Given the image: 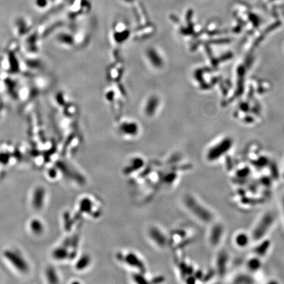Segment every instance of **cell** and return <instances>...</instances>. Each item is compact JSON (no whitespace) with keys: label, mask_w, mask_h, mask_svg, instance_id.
Masks as SVG:
<instances>
[{"label":"cell","mask_w":284,"mask_h":284,"mask_svg":"<svg viewBox=\"0 0 284 284\" xmlns=\"http://www.w3.org/2000/svg\"><path fill=\"white\" fill-rule=\"evenodd\" d=\"M274 217L270 213H267L264 215L260 222H258L256 228L254 229L253 236L254 239L259 240L262 239L268 232L274 222Z\"/></svg>","instance_id":"obj_1"},{"label":"cell","mask_w":284,"mask_h":284,"mask_svg":"<svg viewBox=\"0 0 284 284\" xmlns=\"http://www.w3.org/2000/svg\"><path fill=\"white\" fill-rule=\"evenodd\" d=\"M188 207L192 210V211L201 220L205 222H210L213 219V215L207 209L201 206L196 201L193 199H188Z\"/></svg>","instance_id":"obj_2"},{"label":"cell","mask_w":284,"mask_h":284,"mask_svg":"<svg viewBox=\"0 0 284 284\" xmlns=\"http://www.w3.org/2000/svg\"><path fill=\"white\" fill-rule=\"evenodd\" d=\"M231 147V141L228 140L223 141L218 145L210 149L207 155V158L209 160H215L218 159L220 156L223 155L225 153L229 150Z\"/></svg>","instance_id":"obj_3"},{"label":"cell","mask_w":284,"mask_h":284,"mask_svg":"<svg viewBox=\"0 0 284 284\" xmlns=\"http://www.w3.org/2000/svg\"><path fill=\"white\" fill-rule=\"evenodd\" d=\"M227 253L224 251L220 252L217 258V270L220 276H224L226 270L228 263Z\"/></svg>","instance_id":"obj_4"},{"label":"cell","mask_w":284,"mask_h":284,"mask_svg":"<svg viewBox=\"0 0 284 284\" xmlns=\"http://www.w3.org/2000/svg\"><path fill=\"white\" fill-rule=\"evenodd\" d=\"M223 234V228L219 224L215 225L211 230L210 236V241L213 245H217L220 243Z\"/></svg>","instance_id":"obj_5"},{"label":"cell","mask_w":284,"mask_h":284,"mask_svg":"<svg viewBox=\"0 0 284 284\" xmlns=\"http://www.w3.org/2000/svg\"><path fill=\"white\" fill-rule=\"evenodd\" d=\"M270 245V241L269 240H264L261 244H259L255 248L254 251L259 256H264L265 255L266 252L268 251L269 247Z\"/></svg>","instance_id":"obj_6"},{"label":"cell","mask_w":284,"mask_h":284,"mask_svg":"<svg viewBox=\"0 0 284 284\" xmlns=\"http://www.w3.org/2000/svg\"><path fill=\"white\" fill-rule=\"evenodd\" d=\"M236 243L239 247L246 246L249 243V237L246 234L239 233L236 236Z\"/></svg>","instance_id":"obj_7"},{"label":"cell","mask_w":284,"mask_h":284,"mask_svg":"<svg viewBox=\"0 0 284 284\" xmlns=\"http://www.w3.org/2000/svg\"><path fill=\"white\" fill-rule=\"evenodd\" d=\"M261 262L259 260L258 258H251V260H249L248 262L247 266L248 268H249V270H251V271H256L258 270L259 268L261 267Z\"/></svg>","instance_id":"obj_8"},{"label":"cell","mask_w":284,"mask_h":284,"mask_svg":"<svg viewBox=\"0 0 284 284\" xmlns=\"http://www.w3.org/2000/svg\"><path fill=\"white\" fill-rule=\"evenodd\" d=\"M234 283H252L253 280L249 276L247 275H239L235 279Z\"/></svg>","instance_id":"obj_9"},{"label":"cell","mask_w":284,"mask_h":284,"mask_svg":"<svg viewBox=\"0 0 284 284\" xmlns=\"http://www.w3.org/2000/svg\"><path fill=\"white\" fill-rule=\"evenodd\" d=\"M267 162H268L267 159L263 157V158L259 159L258 160L256 161V162H254V163L253 164L256 166H258V167H262V166H264L267 164Z\"/></svg>","instance_id":"obj_10"},{"label":"cell","mask_w":284,"mask_h":284,"mask_svg":"<svg viewBox=\"0 0 284 284\" xmlns=\"http://www.w3.org/2000/svg\"><path fill=\"white\" fill-rule=\"evenodd\" d=\"M249 174V170L248 169V168H245L243 169L239 170L237 173V175L239 176V178H244V177H246L247 176H248Z\"/></svg>","instance_id":"obj_11"},{"label":"cell","mask_w":284,"mask_h":284,"mask_svg":"<svg viewBox=\"0 0 284 284\" xmlns=\"http://www.w3.org/2000/svg\"><path fill=\"white\" fill-rule=\"evenodd\" d=\"M270 170H271V173L273 176V177L277 178L278 176V170L276 165L275 164H272V166H270Z\"/></svg>","instance_id":"obj_12"},{"label":"cell","mask_w":284,"mask_h":284,"mask_svg":"<svg viewBox=\"0 0 284 284\" xmlns=\"http://www.w3.org/2000/svg\"><path fill=\"white\" fill-rule=\"evenodd\" d=\"M37 3L39 6L44 7L47 3V0H37Z\"/></svg>","instance_id":"obj_13"},{"label":"cell","mask_w":284,"mask_h":284,"mask_svg":"<svg viewBox=\"0 0 284 284\" xmlns=\"http://www.w3.org/2000/svg\"><path fill=\"white\" fill-rule=\"evenodd\" d=\"M262 182H263V184H264L268 185L269 184H270V180H269L267 178H264V179L262 180Z\"/></svg>","instance_id":"obj_14"},{"label":"cell","mask_w":284,"mask_h":284,"mask_svg":"<svg viewBox=\"0 0 284 284\" xmlns=\"http://www.w3.org/2000/svg\"><path fill=\"white\" fill-rule=\"evenodd\" d=\"M283 210H284V197L283 199Z\"/></svg>","instance_id":"obj_15"}]
</instances>
